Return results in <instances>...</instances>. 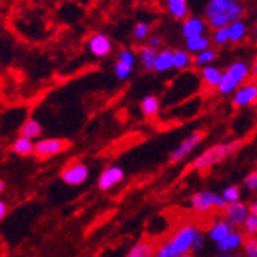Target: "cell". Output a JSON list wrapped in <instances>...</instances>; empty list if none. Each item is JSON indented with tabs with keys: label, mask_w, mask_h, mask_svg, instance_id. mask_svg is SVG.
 Returning <instances> with one entry per match:
<instances>
[{
	"label": "cell",
	"mask_w": 257,
	"mask_h": 257,
	"mask_svg": "<svg viewBox=\"0 0 257 257\" xmlns=\"http://www.w3.org/2000/svg\"><path fill=\"white\" fill-rule=\"evenodd\" d=\"M199 234L200 229L196 225H182L173 232L171 237H168L167 240H163L156 246L153 257H182L186 254H191L194 240Z\"/></svg>",
	"instance_id": "1"
},
{
	"label": "cell",
	"mask_w": 257,
	"mask_h": 257,
	"mask_svg": "<svg viewBox=\"0 0 257 257\" xmlns=\"http://www.w3.org/2000/svg\"><path fill=\"white\" fill-rule=\"evenodd\" d=\"M243 145L242 140H232V142H225V144H217L213 145L211 148L205 150L202 154H199L193 162L190 168L197 170V171H205L208 168H213L223 160H226L229 156L234 154L237 150H240Z\"/></svg>",
	"instance_id": "2"
},
{
	"label": "cell",
	"mask_w": 257,
	"mask_h": 257,
	"mask_svg": "<svg viewBox=\"0 0 257 257\" xmlns=\"http://www.w3.org/2000/svg\"><path fill=\"white\" fill-rule=\"evenodd\" d=\"M190 205L196 213H209L211 209H225L226 202L223 197L213 191H197L190 197Z\"/></svg>",
	"instance_id": "3"
},
{
	"label": "cell",
	"mask_w": 257,
	"mask_h": 257,
	"mask_svg": "<svg viewBox=\"0 0 257 257\" xmlns=\"http://www.w3.org/2000/svg\"><path fill=\"white\" fill-rule=\"evenodd\" d=\"M69 148V144L63 139H40L34 142V153L33 156L39 160H46L54 156L65 153Z\"/></svg>",
	"instance_id": "4"
},
{
	"label": "cell",
	"mask_w": 257,
	"mask_h": 257,
	"mask_svg": "<svg viewBox=\"0 0 257 257\" xmlns=\"http://www.w3.org/2000/svg\"><path fill=\"white\" fill-rule=\"evenodd\" d=\"M205 139V131H194L188 137H185L182 142L171 151L170 154V163H179L183 159L188 157Z\"/></svg>",
	"instance_id": "5"
},
{
	"label": "cell",
	"mask_w": 257,
	"mask_h": 257,
	"mask_svg": "<svg viewBox=\"0 0 257 257\" xmlns=\"http://www.w3.org/2000/svg\"><path fill=\"white\" fill-rule=\"evenodd\" d=\"M88 177L89 168L82 162H71L60 173L62 182L68 186H80L88 180Z\"/></svg>",
	"instance_id": "6"
},
{
	"label": "cell",
	"mask_w": 257,
	"mask_h": 257,
	"mask_svg": "<svg viewBox=\"0 0 257 257\" xmlns=\"http://www.w3.org/2000/svg\"><path fill=\"white\" fill-rule=\"evenodd\" d=\"M136 54L133 50L130 48H123L119 56H117V60L114 63V76L117 77L119 80L125 82L131 77L133 74V69H134V65H136Z\"/></svg>",
	"instance_id": "7"
},
{
	"label": "cell",
	"mask_w": 257,
	"mask_h": 257,
	"mask_svg": "<svg viewBox=\"0 0 257 257\" xmlns=\"http://www.w3.org/2000/svg\"><path fill=\"white\" fill-rule=\"evenodd\" d=\"M125 179V171L123 168L117 167V165H111V167H106L100 176H99V180H97V186L100 191H109L114 186H117L119 183H122Z\"/></svg>",
	"instance_id": "8"
},
{
	"label": "cell",
	"mask_w": 257,
	"mask_h": 257,
	"mask_svg": "<svg viewBox=\"0 0 257 257\" xmlns=\"http://www.w3.org/2000/svg\"><path fill=\"white\" fill-rule=\"evenodd\" d=\"M88 51L94 57H106L112 51V42L103 33H94L86 42Z\"/></svg>",
	"instance_id": "9"
},
{
	"label": "cell",
	"mask_w": 257,
	"mask_h": 257,
	"mask_svg": "<svg viewBox=\"0 0 257 257\" xmlns=\"http://www.w3.org/2000/svg\"><path fill=\"white\" fill-rule=\"evenodd\" d=\"M223 214H225V220L229 222L234 228L237 226H243V223L246 222L248 216H249V209L248 205L242 203V202H234V203H226L225 209H223Z\"/></svg>",
	"instance_id": "10"
},
{
	"label": "cell",
	"mask_w": 257,
	"mask_h": 257,
	"mask_svg": "<svg viewBox=\"0 0 257 257\" xmlns=\"http://www.w3.org/2000/svg\"><path fill=\"white\" fill-rule=\"evenodd\" d=\"M257 102V82H249L239 86L232 96V105L237 108L249 106Z\"/></svg>",
	"instance_id": "11"
},
{
	"label": "cell",
	"mask_w": 257,
	"mask_h": 257,
	"mask_svg": "<svg viewBox=\"0 0 257 257\" xmlns=\"http://www.w3.org/2000/svg\"><path fill=\"white\" fill-rule=\"evenodd\" d=\"M206 31V22L199 16H188L182 23V36L191 39L196 36H203Z\"/></svg>",
	"instance_id": "12"
},
{
	"label": "cell",
	"mask_w": 257,
	"mask_h": 257,
	"mask_svg": "<svg viewBox=\"0 0 257 257\" xmlns=\"http://www.w3.org/2000/svg\"><path fill=\"white\" fill-rule=\"evenodd\" d=\"M243 242H245V236L243 232L234 229L231 232V234H228L222 242L217 243V251L222 252V254H231L232 251L239 249L240 246H243Z\"/></svg>",
	"instance_id": "13"
},
{
	"label": "cell",
	"mask_w": 257,
	"mask_h": 257,
	"mask_svg": "<svg viewBox=\"0 0 257 257\" xmlns=\"http://www.w3.org/2000/svg\"><path fill=\"white\" fill-rule=\"evenodd\" d=\"M232 231H234V226H232L229 222H226L225 219H217L211 225V228L208 229V237H209V240H213L214 243H219L228 234H231Z\"/></svg>",
	"instance_id": "14"
},
{
	"label": "cell",
	"mask_w": 257,
	"mask_h": 257,
	"mask_svg": "<svg viewBox=\"0 0 257 257\" xmlns=\"http://www.w3.org/2000/svg\"><path fill=\"white\" fill-rule=\"evenodd\" d=\"M225 73L231 77L232 82H234V83L239 86V85L245 83V80H246L248 76H249V65H248L246 62L239 60V62L231 63V65L226 68V71H225Z\"/></svg>",
	"instance_id": "15"
},
{
	"label": "cell",
	"mask_w": 257,
	"mask_h": 257,
	"mask_svg": "<svg viewBox=\"0 0 257 257\" xmlns=\"http://www.w3.org/2000/svg\"><path fill=\"white\" fill-rule=\"evenodd\" d=\"M157 50L151 48V46L145 45V46H140L139 50V56H137V60L142 66V69L145 73H150V71H154V63H156V57H157Z\"/></svg>",
	"instance_id": "16"
},
{
	"label": "cell",
	"mask_w": 257,
	"mask_h": 257,
	"mask_svg": "<svg viewBox=\"0 0 257 257\" xmlns=\"http://www.w3.org/2000/svg\"><path fill=\"white\" fill-rule=\"evenodd\" d=\"M167 10L173 19L185 20L190 16L188 0H167Z\"/></svg>",
	"instance_id": "17"
},
{
	"label": "cell",
	"mask_w": 257,
	"mask_h": 257,
	"mask_svg": "<svg viewBox=\"0 0 257 257\" xmlns=\"http://www.w3.org/2000/svg\"><path fill=\"white\" fill-rule=\"evenodd\" d=\"M173 62H174V51L173 50H162L157 53L156 63H154V71L156 73H167L173 69Z\"/></svg>",
	"instance_id": "18"
},
{
	"label": "cell",
	"mask_w": 257,
	"mask_h": 257,
	"mask_svg": "<svg viewBox=\"0 0 257 257\" xmlns=\"http://www.w3.org/2000/svg\"><path fill=\"white\" fill-rule=\"evenodd\" d=\"M222 73L220 69L214 65H206V66H202L200 69V77L202 80L205 82L206 86L209 88H217L219 82H220V77H222Z\"/></svg>",
	"instance_id": "19"
},
{
	"label": "cell",
	"mask_w": 257,
	"mask_h": 257,
	"mask_svg": "<svg viewBox=\"0 0 257 257\" xmlns=\"http://www.w3.org/2000/svg\"><path fill=\"white\" fill-rule=\"evenodd\" d=\"M208 48H211V40H209L205 34L196 36L191 39H185V50L190 54H197V53L205 51Z\"/></svg>",
	"instance_id": "20"
},
{
	"label": "cell",
	"mask_w": 257,
	"mask_h": 257,
	"mask_svg": "<svg viewBox=\"0 0 257 257\" xmlns=\"http://www.w3.org/2000/svg\"><path fill=\"white\" fill-rule=\"evenodd\" d=\"M154 249H156L154 243L148 239H144V240H139L136 245H133L125 257H153Z\"/></svg>",
	"instance_id": "21"
},
{
	"label": "cell",
	"mask_w": 257,
	"mask_h": 257,
	"mask_svg": "<svg viewBox=\"0 0 257 257\" xmlns=\"http://www.w3.org/2000/svg\"><path fill=\"white\" fill-rule=\"evenodd\" d=\"M228 33H229V42L232 43H240L242 40H245L246 34H248V25L246 22L242 20H236L231 22L228 25Z\"/></svg>",
	"instance_id": "22"
},
{
	"label": "cell",
	"mask_w": 257,
	"mask_h": 257,
	"mask_svg": "<svg viewBox=\"0 0 257 257\" xmlns=\"http://www.w3.org/2000/svg\"><path fill=\"white\" fill-rule=\"evenodd\" d=\"M11 151L20 157H28V156H33L34 153V142L30 139H25V137H22L19 136L13 145H11Z\"/></svg>",
	"instance_id": "23"
},
{
	"label": "cell",
	"mask_w": 257,
	"mask_h": 257,
	"mask_svg": "<svg viewBox=\"0 0 257 257\" xmlns=\"http://www.w3.org/2000/svg\"><path fill=\"white\" fill-rule=\"evenodd\" d=\"M232 2H236V0H209L205 7V16L206 19L209 17H214V16H220V14H225L228 11V8L231 7Z\"/></svg>",
	"instance_id": "24"
},
{
	"label": "cell",
	"mask_w": 257,
	"mask_h": 257,
	"mask_svg": "<svg viewBox=\"0 0 257 257\" xmlns=\"http://www.w3.org/2000/svg\"><path fill=\"white\" fill-rule=\"evenodd\" d=\"M40 134H42V125L36 119H28V120L23 122V125L20 126V136L33 140V142L36 139L40 137Z\"/></svg>",
	"instance_id": "25"
},
{
	"label": "cell",
	"mask_w": 257,
	"mask_h": 257,
	"mask_svg": "<svg viewBox=\"0 0 257 257\" xmlns=\"http://www.w3.org/2000/svg\"><path fill=\"white\" fill-rule=\"evenodd\" d=\"M140 109H142V114L145 117H154V115L159 114L160 111V100L159 97L150 94V96H145L140 102Z\"/></svg>",
	"instance_id": "26"
},
{
	"label": "cell",
	"mask_w": 257,
	"mask_h": 257,
	"mask_svg": "<svg viewBox=\"0 0 257 257\" xmlns=\"http://www.w3.org/2000/svg\"><path fill=\"white\" fill-rule=\"evenodd\" d=\"M191 63H193V57L186 50H176L174 51V62H173L174 69L182 71V69H186Z\"/></svg>",
	"instance_id": "27"
},
{
	"label": "cell",
	"mask_w": 257,
	"mask_h": 257,
	"mask_svg": "<svg viewBox=\"0 0 257 257\" xmlns=\"http://www.w3.org/2000/svg\"><path fill=\"white\" fill-rule=\"evenodd\" d=\"M214 60H217V51L213 48H208L205 51H200L197 54H194L193 62L199 66H206V65H211Z\"/></svg>",
	"instance_id": "28"
},
{
	"label": "cell",
	"mask_w": 257,
	"mask_h": 257,
	"mask_svg": "<svg viewBox=\"0 0 257 257\" xmlns=\"http://www.w3.org/2000/svg\"><path fill=\"white\" fill-rule=\"evenodd\" d=\"M239 86L231 80V77L223 71L222 73V77H220V82H219V85H217V92L219 94H222V96H228V94H231V92H234L236 89H237Z\"/></svg>",
	"instance_id": "29"
},
{
	"label": "cell",
	"mask_w": 257,
	"mask_h": 257,
	"mask_svg": "<svg viewBox=\"0 0 257 257\" xmlns=\"http://www.w3.org/2000/svg\"><path fill=\"white\" fill-rule=\"evenodd\" d=\"M228 20L229 22H236V20H242L243 16H245V7L240 0H236V2H232L231 7L228 8V11L225 13Z\"/></svg>",
	"instance_id": "30"
},
{
	"label": "cell",
	"mask_w": 257,
	"mask_h": 257,
	"mask_svg": "<svg viewBox=\"0 0 257 257\" xmlns=\"http://www.w3.org/2000/svg\"><path fill=\"white\" fill-rule=\"evenodd\" d=\"M223 197V200L226 203H234V202H240V197H242V190H240V186L237 185H229L226 186V188L222 191L220 194Z\"/></svg>",
	"instance_id": "31"
},
{
	"label": "cell",
	"mask_w": 257,
	"mask_h": 257,
	"mask_svg": "<svg viewBox=\"0 0 257 257\" xmlns=\"http://www.w3.org/2000/svg\"><path fill=\"white\" fill-rule=\"evenodd\" d=\"M150 33H151L150 23L148 22H139V23H136V27L133 30V37L137 42H142V40L150 37Z\"/></svg>",
	"instance_id": "32"
},
{
	"label": "cell",
	"mask_w": 257,
	"mask_h": 257,
	"mask_svg": "<svg viewBox=\"0 0 257 257\" xmlns=\"http://www.w3.org/2000/svg\"><path fill=\"white\" fill-rule=\"evenodd\" d=\"M206 23H209V28L216 30H222V28H228L229 25V20L226 17V14H220V16H214V17H209L206 19Z\"/></svg>",
	"instance_id": "33"
},
{
	"label": "cell",
	"mask_w": 257,
	"mask_h": 257,
	"mask_svg": "<svg viewBox=\"0 0 257 257\" xmlns=\"http://www.w3.org/2000/svg\"><path fill=\"white\" fill-rule=\"evenodd\" d=\"M211 42L216 43L217 46H223L229 42V33H228V28H222V30H216L213 33V37H211Z\"/></svg>",
	"instance_id": "34"
},
{
	"label": "cell",
	"mask_w": 257,
	"mask_h": 257,
	"mask_svg": "<svg viewBox=\"0 0 257 257\" xmlns=\"http://www.w3.org/2000/svg\"><path fill=\"white\" fill-rule=\"evenodd\" d=\"M245 257H257V237H248L243 242Z\"/></svg>",
	"instance_id": "35"
},
{
	"label": "cell",
	"mask_w": 257,
	"mask_h": 257,
	"mask_svg": "<svg viewBox=\"0 0 257 257\" xmlns=\"http://www.w3.org/2000/svg\"><path fill=\"white\" fill-rule=\"evenodd\" d=\"M243 229L249 237H254L257 234V217L255 216H248L246 222L243 223Z\"/></svg>",
	"instance_id": "36"
},
{
	"label": "cell",
	"mask_w": 257,
	"mask_h": 257,
	"mask_svg": "<svg viewBox=\"0 0 257 257\" xmlns=\"http://www.w3.org/2000/svg\"><path fill=\"white\" fill-rule=\"evenodd\" d=\"M243 185H245V188H248L249 191H257V170L251 171L243 179Z\"/></svg>",
	"instance_id": "37"
},
{
	"label": "cell",
	"mask_w": 257,
	"mask_h": 257,
	"mask_svg": "<svg viewBox=\"0 0 257 257\" xmlns=\"http://www.w3.org/2000/svg\"><path fill=\"white\" fill-rule=\"evenodd\" d=\"M162 45H163V39H162L160 36L153 34V36H150V37H148V46H151V48L157 50V48H160Z\"/></svg>",
	"instance_id": "38"
},
{
	"label": "cell",
	"mask_w": 257,
	"mask_h": 257,
	"mask_svg": "<svg viewBox=\"0 0 257 257\" xmlns=\"http://www.w3.org/2000/svg\"><path fill=\"white\" fill-rule=\"evenodd\" d=\"M203 245H205V237H203V234L200 232V234L196 237V240H194V245H193V249H191V252H199L202 248H203Z\"/></svg>",
	"instance_id": "39"
},
{
	"label": "cell",
	"mask_w": 257,
	"mask_h": 257,
	"mask_svg": "<svg viewBox=\"0 0 257 257\" xmlns=\"http://www.w3.org/2000/svg\"><path fill=\"white\" fill-rule=\"evenodd\" d=\"M7 214H8V205L5 200L0 199V220H4L7 217Z\"/></svg>",
	"instance_id": "40"
},
{
	"label": "cell",
	"mask_w": 257,
	"mask_h": 257,
	"mask_svg": "<svg viewBox=\"0 0 257 257\" xmlns=\"http://www.w3.org/2000/svg\"><path fill=\"white\" fill-rule=\"evenodd\" d=\"M248 209H249V214H251V216H255V217H257V199H254V200L248 205Z\"/></svg>",
	"instance_id": "41"
},
{
	"label": "cell",
	"mask_w": 257,
	"mask_h": 257,
	"mask_svg": "<svg viewBox=\"0 0 257 257\" xmlns=\"http://www.w3.org/2000/svg\"><path fill=\"white\" fill-rule=\"evenodd\" d=\"M249 74H252V76H257V59L252 62V65L249 66Z\"/></svg>",
	"instance_id": "42"
},
{
	"label": "cell",
	"mask_w": 257,
	"mask_h": 257,
	"mask_svg": "<svg viewBox=\"0 0 257 257\" xmlns=\"http://www.w3.org/2000/svg\"><path fill=\"white\" fill-rule=\"evenodd\" d=\"M5 191V180L0 179V194H2Z\"/></svg>",
	"instance_id": "43"
},
{
	"label": "cell",
	"mask_w": 257,
	"mask_h": 257,
	"mask_svg": "<svg viewBox=\"0 0 257 257\" xmlns=\"http://www.w3.org/2000/svg\"><path fill=\"white\" fill-rule=\"evenodd\" d=\"M216 257H229V254H222V252H219Z\"/></svg>",
	"instance_id": "44"
},
{
	"label": "cell",
	"mask_w": 257,
	"mask_h": 257,
	"mask_svg": "<svg viewBox=\"0 0 257 257\" xmlns=\"http://www.w3.org/2000/svg\"><path fill=\"white\" fill-rule=\"evenodd\" d=\"M254 39H255V42H257V27H255V30H254Z\"/></svg>",
	"instance_id": "45"
},
{
	"label": "cell",
	"mask_w": 257,
	"mask_h": 257,
	"mask_svg": "<svg viewBox=\"0 0 257 257\" xmlns=\"http://www.w3.org/2000/svg\"><path fill=\"white\" fill-rule=\"evenodd\" d=\"M182 257H193L191 254H186V255H182Z\"/></svg>",
	"instance_id": "46"
},
{
	"label": "cell",
	"mask_w": 257,
	"mask_h": 257,
	"mask_svg": "<svg viewBox=\"0 0 257 257\" xmlns=\"http://www.w3.org/2000/svg\"><path fill=\"white\" fill-rule=\"evenodd\" d=\"M229 257H240V255H237V254H232V255H229Z\"/></svg>",
	"instance_id": "47"
}]
</instances>
